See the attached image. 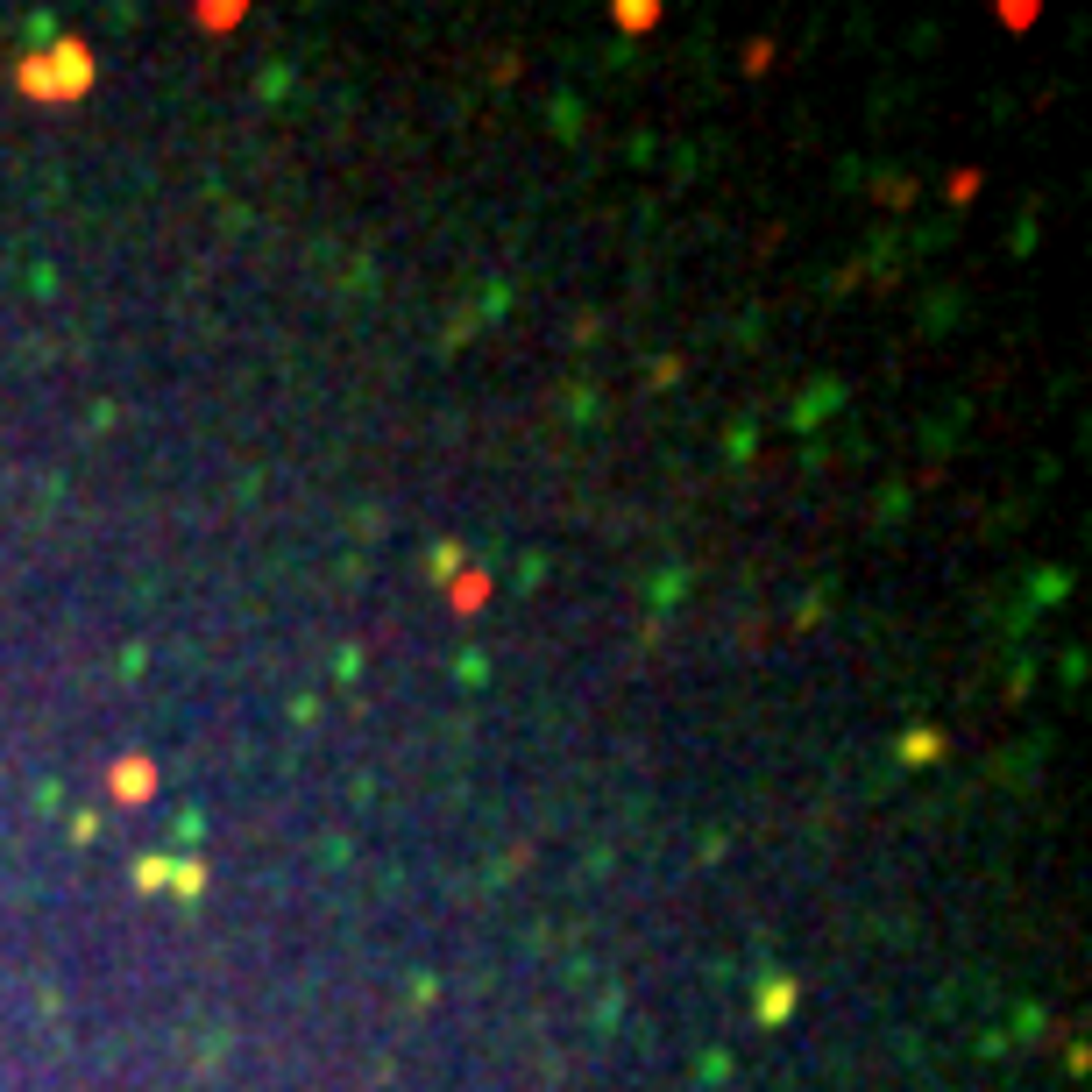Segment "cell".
<instances>
[{
    "label": "cell",
    "instance_id": "cell-1",
    "mask_svg": "<svg viewBox=\"0 0 1092 1092\" xmlns=\"http://www.w3.org/2000/svg\"><path fill=\"white\" fill-rule=\"evenodd\" d=\"M92 79H100V64H92L85 36H50V50H43V57H22V72H15V85H22L29 100H79Z\"/></svg>",
    "mask_w": 1092,
    "mask_h": 1092
},
{
    "label": "cell",
    "instance_id": "cell-10",
    "mask_svg": "<svg viewBox=\"0 0 1092 1092\" xmlns=\"http://www.w3.org/2000/svg\"><path fill=\"white\" fill-rule=\"evenodd\" d=\"M1001 22H1008V29H1029V22H1036V7H1029V0H1014V7H1001Z\"/></svg>",
    "mask_w": 1092,
    "mask_h": 1092
},
{
    "label": "cell",
    "instance_id": "cell-5",
    "mask_svg": "<svg viewBox=\"0 0 1092 1092\" xmlns=\"http://www.w3.org/2000/svg\"><path fill=\"white\" fill-rule=\"evenodd\" d=\"M483 596H489V575H461V582H454V610H461V617L483 610Z\"/></svg>",
    "mask_w": 1092,
    "mask_h": 1092
},
{
    "label": "cell",
    "instance_id": "cell-7",
    "mask_svg": "<svg viewBox=\"0 0 1092 1092\" xmlns=\"http://www.w3.org/2000/svg\"><path fill=\"white\" fill-rule=\"evenodd\" d=\"M170 887H178V894H199V887H206V865H199V858L170 865Z\"/></svg>",
    "mask_w": 1092,
    "mask_h": 1092
},
{
    "label": "cell",
    "instance_id": "cell-2",
    "mask_svg": "<svg viewBox=\"0 0 1092 1092\" xmlns=\"http://www.w3.org/2000/svg\"><path fill=\"white\" fill-rule=\"evenodd\" d=\"M107 788H114V802H150V795H157V767H150V760H122V767L107 773Z\"/></svg>",
    "mask_w": 1092,
    "mask_h": 1092
},
{
    "label": "cell",
    "instance_id": "cell-9",
    "mask_svg": "<svg viewBox=\"0 0 1092 1092\" xmlns=\"http://www.w3.org/2000/svg\"><path fill=\"white\" fill-rule=\"evenodd\" d=\"M135 887H170V865H163V858H142V865H135Z\"/></svg>",
    "mask_w": 1092,
    "mask_h": 1092
},
{
    "label": "cell",
    "instance_id": "cell-4",
    "mask_svg": "<svg viewBox=\"0 0 1092 1092\" xmlns=\"http://www.w3.org/2000/svg\"><path fill=\"white\" fill-rule=\"evenodd\" d=\"M235 22H242V0H220V7L206 0V7H199V29H206V36H228Z\"/></svg>",
    "mask_w": 1092,
    "mask_h": 1092
},
{
    "label": "cell",
    "instance_id": "cell-6",
    "mask_svg": "<svg viewBox=\"0 0 1092 1092\" xmlns=\"http://www.w3.org/2000/svg\"><path fill=\"white\" fill-rule=\"evenodd\" d=\"M795 1014V986L780 979V986H767V1001H760V1021H788Z\"/></svg>",
    "mask_w": 1092,
    "mask_h": 1092
},
{
    "label": "cell",
    "instance_id": "cell-8",
    "mask_svg": "<svg viewBox=\"0 0 1092 1092\" xmlns=\"http://www.w3.org/2000/svg\"><path fill=\"white\" fill-rule=\"evenodd\" d=\"M901 752H908V760H936V752H943V738H936V730H908V745H901Z\"/></svg>",
    "mask_w": 1092,
    "mask_h": 1092
},
{
    "label": "cell",
    "instance_id": "cell-3",
    "mask_svg": "<svg viewBox=\"0 0 1092 1092\" xmlns=\"http://www.w3.org/2000/svg\"><path fill=\"white\" fill-rule=\"evenodd\" d=\"M610 15H617V29H624V36H646L652 22H660V0H617Z\"/></svg>",
    "mask_w": 1092,
    "mask_h": 1092
}]
</instances>
